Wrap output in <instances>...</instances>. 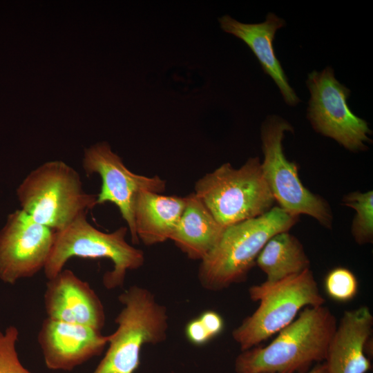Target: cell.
<instances>
[{"label":"cell","mask_w":373,"mask_h":373,"mask_svg":"<svg viewBox=\"0 0 373 373\" xmlns=\"http://www.w3.org/2000/svg\"><path fill=\"white\" fill-rule=\"evenodd\" d=\"M109 336L91 327L69 323L47 317L38 334L46 367L52 370L70 371L99 355Z\"/></svg>","instance_id":"cell-12"},{"label":"cell","mask_w":373,"mask_h":373,"mask_svg":"<svg viewBox=\"0 0 373 373\" xmlns=\"http://www.w3.org/2000/svg\"><path fill=\"white\" fill-rule=\"evenodd\" d=\"M307 373H325V366L324 363L316 364Z\"/></svg>","instance_id":"cell-24"},{"label":"cell","mask_w":373,"mask_h":373,"mask_svg":"<svg viewBox=\"0 0 373 373\" xmlns=\"http://www.w3.org/2000/svg\"><path fill=\"white\" fill-rule=\"evenodd\" d=\"M19 330L14 325L0 331V373H30L21 363L16 350Z\"/></svg>","instance_id":"cell-21"},{"label":"cell","mask_w":373,"mask_h":373,"mask_svg":"<svg viewBox=\"0 0 373 373\" xmlns=\"http://www.w3.org/2000/svg\"><path fill=\"white\" fill-rule=\"evenodd\" d=\"M86 216L87 213H83L66 227L56 231L44 268L45 276L48 280L55 277L73 257L106 258L112 261L113 268L104 274L103 285L108 289L122 287L127 271L143 265L144 253L127 242V227L105 233L93 227Z\"/></svg>","instance_id":"cell-6"},{"label":"cell","mask_w":373,"mask_h":373,"mask_svg":"<svg viewBox=\"0 0 373 373\" xmlns=\"http://www.w3.org/2000/svg\"><path fill=\"white\" fill-rule=\"evenodd\" d=\"M118 299L123 308L115 319L116 331L108 335V348L93 373H134L144 344H157L166 337V309L148 289L133 285Z\"/></svg>","instance_id":"cell-5"},{"label":"cell","mask_w":373,"mask_h":373,"mask_svg":"<svg viewBox=\"0 0 373 373\" xmlns=\"http://www.w3.org/2000/svg\"><path fill=\"white\" fill-rule=\"evenodd\" d=\"M298 218L274 207L260 216L226 227L218 244L201 260L198 278L202 286L219 291L245 280L267 241L278 233L288 231Z\"/></svg>","instance_id":"cell-2"},{"label":"cell","mask_w":373,"mask_h":373,"mask_svg":"<svg viewBox=\"0 0 373 373\" xmlns=\"http://www.w3.org/2000/svg\"><path fill=\"white\" fill-rule=\"evenodd\" d=\"M293 131L291 124L278 115H269L262 123L264 160L261 166L264 176L280 208L294 216L308 215L330 229L333 218L329 204L304 186L299 179L296 164L289 162L284 154L285 132Z\"/></svg>","instance_id":"cell-8"},{"label":"cell","mask_w":373,"mask_h":373,"mask_svg":"<svg viewBox=\"0 0 373 373\" xmlns=\"http://www.w3.org/2000/svg\"><path fill=\"white\" fill-rule=\"evenodd\" d=\"M343 204L354 209L356 214L352 233L359 245L372 243L373 240V192H352L343 198Z\"/></svg>","instance_id":"cell-19"},{"label":"cell","mask_w":373,"mask_h":373,"mask_svg":"<svg viewBox=\"0 0 373 373\" xmlns=\"http://www.w3.org/2000/svg\"><path fill=\"white\" fill-rule=\"evenodd\" d=\"M324 287L327 294L332 299L346 303L356 296L358 283L356 276L350 269L336 267L326 275Z\"/></svg>","instance_id":"cell-20"},{"label":"cell","mask_w":373,"mask_h":373,"mask_svg":"<svg viewBox=\"0 0 373 373\" xmlns=\"http://www.w3.org/2000/svg\"><path fill=\"white\" fill-rule=\"evenodd\" d=\"M249 294L253 301H259V306L232 332L241 351L258 346L278 333L302 309L325 302L310 269L274 285H253Z\"/></svg>","instance_id":"cell-7"},{"label":"cell","mask_w":373,"mask_h":373,"mask_svg":"<svg viewBox=\"0 0 373 373\" xmlns=\"http://www.w3.org/2000/svg\"><path fill=\"white\" fill-rule=\"evenodd\" d=\"M306 84L310 93L307 118L314 129L351 151L366 150L372 131L367 122L350 109V90L335 78L334 70L327 66L314 70Z\"/></svg>","instance_id":"cell-9"},{"label":"cell","mask_w":373,"mask_h":373,"mask_svg":"<svg viewBox=\"0 0 373 373\" xmlns=\"http://www.w3.org/2000/svg\"><path fill=\"white\" fill-rule=\"evenodd\" d=\"M55 234L20 209L9 213L0 229V280L14 285L44 269Z\"/></svg>","instance_id":"cell-11"},{"label":"cell","mask_w":373,"mask_h":373,"mask_svg":"<svg viewBox=\"0 0 373 373\" xmlns=\"http://www.w3.org/2000/svg\"><path fill=\"white\" fill-rule=\"evenodd\" d=\"M221 29L242 40L252 50L263 70L280 89L286 104L296 106L300 99L290 86L273 46L276 31L285 26L284 19L270 12L265 21L258 23L240 22L229 15L218 19Z\"/></svg>","instance_id":"cell-15"},{"label":"cell","mask_w":373,"mask_h":373,"mask_svg":"<svg viewBox=\"0 0 373 373\" xmlns=\"http://www.w3.org/2000/svg\"><path fill=\"white\" fill-rule=\"evenodd\" d=\"M20 209L55 231L66 227L97 204L78 172L64 162H46L32 170L16 189Z\"/></svg>","instance_id":"cell-3"},{"label":"cell","mask_w":373,"mask_h":373,"mask_svg":"<svg viewBox=\"0 0 373 373\" xmlns=\"http://www.w3.org/2000/svg\"><path fill=\"white\" fill-rule=\"evenodd\" d=\"M373 316L365 305L345 311L329 343L325 373H367L372 364L366 352Z\"/></svg>","instance_id":"cell-14"},{"label":"cell","mask_w":373,"mask_h":373,"mask_svg":"<svg viewBox=\"0 0 373 373\" xmlns=\"http://www.w3.org/2000/svg\"><path fill=\"white\" fill-rule=\"evenodd\" d=\"M186 202V197L142 191L135 198L133 216L139 240L145 245L171 238Z\"/></svg>","instance_id":"cell-16"},{"label":"cell","mask_w":373,"mask_h":373,"mask_svg":"<svg viewBox=\"0 0 373 373\" xmlns=\"http://www.w3.org/2000/svg\"><path fill=\"white\" fill-rule=\"evenodd\" d=\"M171 240L187 257L203 260L216 247L225 229L201 200L192 193Z\"/></svg>","instance_id":"cell-17"},{"label":"cell","mask_w":373,"mask_h":373,"mask_svg":"<svg viewBox=\"0 0 373 373\" xmlns=\"http://www.w3.org/2000/svg\"><path fill=\"white\" fill-rule=\"evenodd\" d=\"M44 304L50 318L100 331L104 326V309L98 296L70 269L48 280Z\"/></svg>","instance_id":"cell-13"},{"label":"cell","mask_w":373,"mask_h":373,"mask_svg":"<svg viewBox=\"0 0 373 373\" xmlns=\"http://www.w3.org/2000/svg\"><path fill=\"white\" fill-rule=\"evenodd\" d=\"M256 264L267 275L266 285L309 269L310 261L297 238L287 231L272 236L258 254Z\"/></svg>","instance_id":"cell-18"},{"label":"cell","mask_w":373,"mask_h":373,"mask_svg":"<svg viewBox=\"0 0 373 373\" xmlns=\"http://www.w3.org/2000/svg\"><path fill=\"white\" fill-rule=\"evenodd\" d=\"M82 166L87 175L97 173L101 178L97 204H114L126 222L132 242L138 244L133 209L135 198L142 191L161 193L166 189L165 180L157 175L148 177L133 173L106 142L84 150Z\"/></svg>","instance_id":"cell-10"},{"label":"cell","mask_w":373,"mask_h":373,"mask_svg":"<svg viewBox=\"0 0 373 373\" xmlns=\"http://www.w3.org/2000/svg\"><path fill=\"white\" fill-rule=\"evenodd\" d=\"M184 331L187 340L197 346L204 345L212 339L199 318L189 321Z\"/></svg>","instance_id":"cell-22"},{"label":"cell","mask_w":373,"mask_h":373,"mask_svg":"<svg viewBox=\"0 0 373 373\" xmlns=\"http://www.w3.org/2000/svg\"><path fill=\"white\" fill-rule=\"evenodd\" d=\"M198 318L212 339L222 332L224 323L222 317L218 312L207 310L202 312Z\"/></svg>","instance_id":"cell-23"},{"label":"cell","mask_w":373,"mask_h":373,"mask_svg":"<svg viewBox=\"0 0 373 373\" xmlns=\"http://www.w3.org/2000/svg\"><path fill=\"white\" fill-rule=\"evenodd\" d=\"M337 321L326 306L306 307L267 345L242 351L236 373H307L325 361Z\"/></svg>","instance_id":"cell-1"},{"label":"cell","mask_w":373,"mask_h":373,"mask_svg":"<svg viewBox=\"0 0 373 373\" xmlns=\"http://www.w3.org/2000/svg\"><path fill=\"white\" fill-rule=\"evenodd\" d=\"M194 193L224 228L267 213L275 202L257 157L239 169L223 164L195 182Z\"/></svg>","instance_id":"cell-4"}]
</instances>
